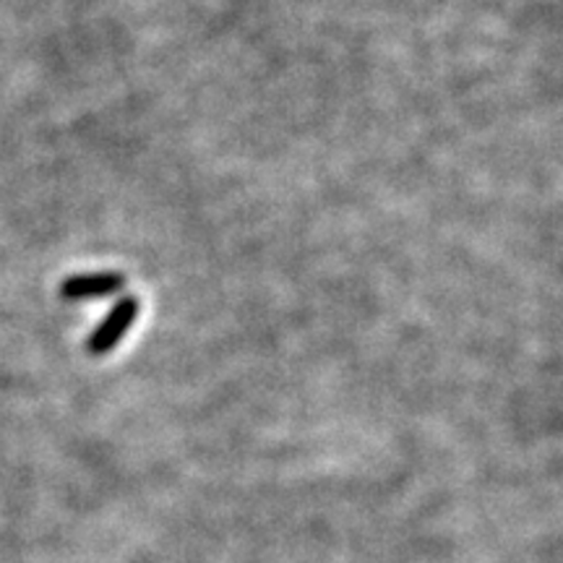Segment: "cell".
<instances>
[{
	"instance_id": "2",
	"label": "cell",
	"mask_w": 563,
	"mask_h": 563,
	"mask_svg": "<svg viewBox=\"0 0 563 563\" xmlns=\"http://www.w3.org/2000/svg\"><path fill=\"white\" fill-rule=\"evenodd\" d=\"M125 277L121 272H91L74 274V277L60 282L63 300H102L123 292Z\"/></svg>"
},
{
	"instance_id": "1",
	"label": "cell",
	"mask_w": 563,
	"mask_h": 563,
	"mask_svg": "<svg viewBox=\"0 0 563 563\" xmlns=\"http://www.w3.org/2000/svg\"><path fill=\"white\" fill-rule=\"evenodd\" d=\"M139 313H141V302L139 298H133V295H125L115 302V306L110 308L108 316L97 323L95 332L89 334L87 340V352L91 357H104L110 355L112 350L121 344L129 332L133 329V323L139 321Z\"/></svg>"
}]
</instances>
